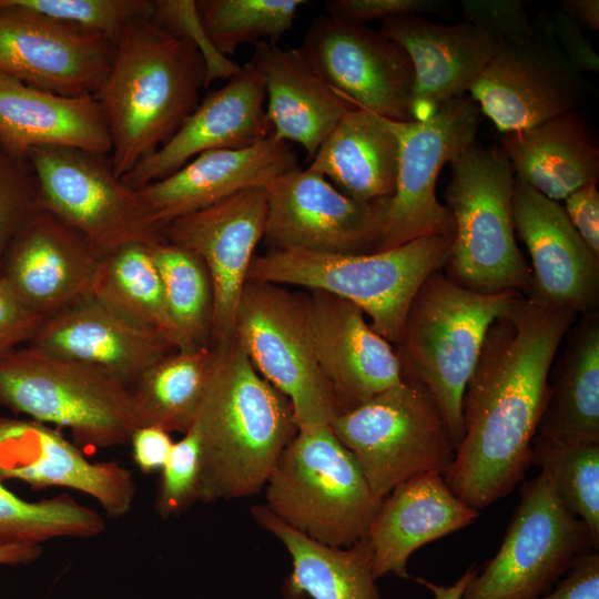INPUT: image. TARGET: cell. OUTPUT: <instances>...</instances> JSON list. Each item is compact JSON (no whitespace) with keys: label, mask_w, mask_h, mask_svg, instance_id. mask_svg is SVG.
Wrapping results in <instances>:
<instances>
[{"label":"cell","mask_w":599,"mask_h":599,"mask_svg":"<svg viewBox=\"0 0 599 599\" xmlns=\"http://www.w3.org/2000/svg\"><path fill=\"white\" fill-rule=\"evenodd\" d=\"M13 4L101 34L114 44L125 26L138 18L151 17V0H10Z\"/></svg>","instance_id":"obj_40"},{"label":"cell","mask_w":599,"mask_h":599,"mask_svg":"<svg viewBox=\"0 0 599 599\" xmlns=\"http://www.w3.org/2000/svg\"><path fill=\"white\" fill-rule=\"evenodd\" d=\"M265 99L260 71L250 62L241 65L225 85L207 92L173 136L122 181L139 190L169 176L201 153L242 150L262 142L272 135Z\"/></svg>","instance_id":"obj_20"},{"label":"cell","mask_w":599,"mask_h":599,"mask_svg":"<svg viewBox=\"0 0 599 599\" xmlns=\"http://www.w3.org/2000/svg\"><path fill=\"white\" fill-rule=\"evenodd\" d=\"M398 161L399 143L386 119L355 106L341 118L307 169L347 196L374 202L394 194Z\"/></svg>","instance_id":"obj_31"},{"label":"cell","mask_w":599,"mask_h":599,"mask_svg":"<svg viewBox=\"0 0 599 599\" xmlns=\"http://www.w3.org/2000/svg\"><path fill=\"white\" fill-rule=\"evenodd\" d=\"M42 554L40 545L20 544L0 547V565H28Z\"/></svg>","instance_id":"obj_53"},{"label":"cell","mask_w":599,"mask_h":599,"mask_svg":"<svg viewBox=\"0 0 599 599\" xmlns=\"http://www.w3.org/2000/svg\"><path fill=\"white\" fill-rule=\"evenodd\" d=\"M205 65L196 47L151 17L130 21L109 74L94 94L110 132L113 172L122 177L162 146L200 102Z\"/></svg>","instance_id":"obj_3"},{"label":"cell","mask_w":599,"mask_h":599,"mask_svg":"<svg viewBox=\"0 0 599 599\" xmlns=\"http://www.w3.org/2000/svg\"><path fill=\"white\" fill-rule=\"evenodd\" d=\"M306 302L317 359L342 413L402 382L396 352L359 307L322 291H309Z\"/></svg>","instance_id":"obj_24"},{"label":"cell","mask_w":599,"mask_h":599,"mask_svg":"<svg viewBox=\"0 0 599 599\" xmlns=\"http://www.w3.org/2000/svg\"><path fill=\"white\" fill-rule=\"evenodd\" d=\"M250 59L261 73L266 119L276 140L297 143L312 160L341 118L355 108L314 70L300 49L254 44Z\"/></svg>","instance_id":"obj_29"},{"label":"cell","mask_w":599,"mask_h":599,"mask_svg":"<svg viewBox=\"0 0 599 599\" xmlns=\"http://www.w3.org/2000/svg\"><path fill=\"white\" fill-rule=\"evenodd\" d=\"M200 447L193 429L173 444L161 469L154 508L162 519L176 516L199 501Z\"/></svg>","instance_id":"obj_41"},{"label":"cell","mask_w":599,"mask_h":599,"mask_svg":"<svg viewBox=\"0 0 599 599\" xmlns=\"http://www.w3.org/2000/svg\"><path fill=\"white\" fill-rule=\"evenodd\" d=\"M90 295L159 333L174 349L177 334L148 244H126L100 257Z\"/></svg>","instance_id":"obj_35"},{"label":"cell","mask_w":599,"mask_h":599,"mask_svg":"<svg viewBox=\"0 0 599 599\" xmlns=\"http://www.w3.org/2000/svg\"><path fill=\"white\" fill-rule=\"evenodd\" d=\"M211 346L191 427L200 447L199 501L205 504L258 494L298 429L290 399L256 372L235 336Z\"/></svg>","instance_id":"obj_2"},{"label":"cell","mask_w":599,"mask_h":599,"mask_svg":"<svg viewBox=\"0 0 599 599\" xmlns=\"http://www.w3.org/2000/svg\"><path fill=\"white\" fill-rule=\"evenodd\" d=\"M212 346L172 351L148 367L130 387L136 427L186 434L206 387Z\"/></svg>","instance_id":"obj_34"},{"label":"cell","mask_w":599,"mask_h":599,"mask_svg":"<svg viewBox=\"0 0 599 599\" xmlns=\"http://www.w3.org/2000/svg\"><path fill=\"white\" fill-rule=\"evenodd\" d=\"M548 377L537 434L572 444L599 443V312L569 328Z\"/></svg>","instance_id":"obj_33"},{"label":"cell","mask_w":599,"mask_h":599,"mask_svg":"<svg viewBox=\"0 0 599 599\" xmlns=\"http://www.w3.org/2000/svg\"><path fill=\"white\" fill-rule=\"evenodd\" d=\"M577 314L518 294L490 325L463 396V439L445 483L477 510L525 479L548 377Z\"/></svg>","instance_id":"obj_1"},{"label":"cell","mask_w":599,"mask_h":599,"mask_svg":"<svg viewBox=\"0 0 599 599\" xmlns=\"http://www.w3.org/2000/svg\"><path fill=\"white\" fill-rule=\"evenodd\" d=\"M251 514L285 546L292 559V572L282 586L284 599H384L373 575L366 536L349 547H331L293 529L265 504L253 506Z\"/></svg>","instance_id":"obj_32"},{"label":"cell","mask_w":599,"mask_h":599,"mask_svg":"<svg viewBox=\"0 0 599 599\" xmlns=\"http://www.w3.org/2000/svg\"><path fill=\"white\" fill-rule=\"evenodd\" d=\"M561 11L568 14L581 29L599 30L598 0H566Z\"/></svg>","instance_id":"obj_51"},{"label":"cell","mask_w":599,"mask_h":599,"mask_svg":"<svg viewBox=\"0 0 599 599\" xmlns=\"http://www.w3.org/2000/svg\"><path fill=\"white\" fill-rule=\"evenodd\" d=\"M151 18L176 37L192 42L205 65V88L217 79H230L241 65L220 53L202 23L194 0H155Z\"/></svg>","instance_id":"obj_43"},{"label":"cell","mask_w":599,"mask_h":599,"mask_svg":"<svg viewBox=\"0 0 599 599\" xmlns=\"http://www.w3.org/2000/svg\"><path fill=\"white\" fill-rule=\"evenodd\" d=\"M27 160L40 209L75 231L99 257L126 244L163 240L139 190L115 175L108 155L42 148Z\"/></svg>","instance_id":"obj_12"},{"label":"cell","mask_w":599,"mask_h":599,"mask_svg":"<svg viewBox=\"0 0 599 599\" xmlns=\"http://www.w3.org/2000/svg\"><path fill=\"white\" fill-rule=\"evenodd\" d=\"M0 145L18 160L42 148L111 153L109 128L94 95L59 94L1 73Z\"/></svg>","instance_id":"obj_27"},{"label":"cell","mask_w":599,"mask_h":599,"mask_svg":"<svg viewBox=\"0 0 599 599\" xmlns=\"http://www.w3.org/2000/svg\"><path fill=\"white\" fill-rule=\"evenodd\" d=\"M267 200L266 187H247L162 230L163 241L193 253L206 266L213 290L211 344L234 336L240 296L264 235Z\"/></svg>","instance_id":"obj_17"},{"label":"cell","mask_w":599,"mask_h":599,"mask_svg":"<svg viewBox=\"0 0 599 599\" xmlns=\"http://www.w3.org/2000/svg\"><path fill=\"white\" fill-rule=\"evenodd\" d=\"M29 345L92 367L129 388L148 367L175 351L155 331L90 294L44 318Z\"/></svg>","instance_id":"obj_23"},{"label":"cell","mask_w":599,"mask_h":599,"mask_svg":"<svg viewBox=\"0 0 599 599\" xmlns=\"http://www.w3.org/2000/svg\"><path fill=\"white\" fill-rule=\"evenodd\" d=\"M531 464L552 477L562 500L586 525L599 550V443L572 444L536 434Z\"/></svg>","instance_id":"obj_39"},{"label":"cell","mask_w":599,"mask_h":599,"mask_svg":"<svg viewBox=\"0 0 599 599\" xmlns=\"http://www.w3.org/2000/svg\"><path fill=\"white\" fill-rule=\"evenodd\" d=\"M454 235L423 236L369 254L270 250L255 255L247 282L293 285L344 298L370 318L390 344L399 341L409 306L423 283L450 257Z\"/></svg>","instance_id":"obj_4"},{"label":"cell","mask_w":599,"mask_h":599,"mask_svg":"<svg viewBox=\"0 0 599 599\" xmlns=\"http://www.w3.org/2000/svg\"><path fill=\"white\" fill-rule=\"evenodd\" d=\"M480 113L479 105L465 94L425 121L386 119L399 143V161L376 252L423 236L454 235L453 214L436 196L437 179L446 163L475 142Z\"/></svg>","instance_id":"obj_13"},{"label":"cell","mask_w":599,"mask_h":599,"mask_svg":"<svg viewBox=\"0 0 599 599\" xmlns=\"http://www.w3.org/2000/svg\"><path fill=\"white\" fill-rule=\"evenodd\" d=\"M352 451L374 494L384 498L399 484L426 474L441 475L457 445L429 390L403 379L328 424Z\"/></svg>","instance_id":"obj_9"},{"label":"cell","mask_w":599,"mask_h":599,"mask_svg":"<svg viewBox=\"0 0 599 599\" xmlns=\"http://www.w3.org/2000/svg\"><path fill=\"white\" fill-rule=\"evenodd\" d=\"M449 164L445 197L455 233L446 276L481 294L529 295L531 268L515 240L510 162L499 146L475 141Z\"/></svg>","instance_id":"obj_7"},{"label":"cell","mask_w":599,"mask_h":599,"mask_svg":"<svg viewBox=\"0 0 599 599\" xmlns=\"http://www.w3.org/2000/svg\"><path fill=\"white\" fill-rule=\"evenodd\" d=\"M266 190L267 215L262 241L270 250L376 252L389 199L357 201L324 175L300 165L281 174Z\"/></svg>","instance_id":"obj_14"},{"label":"cell","mask_w":599,"mask_h":599,"mask_svg":"<svg viewBox=\"0 0 599 599\" xmlns=\"http://www.w3.org/2000/svg\"><path fill=\"white\" fill-rule=\"evenodd\" d=\"M466 22L484 30L496 44H518L532 40L537 31L519 0H463Z\"/></svg>","instance_id":"obj_44"},{"label":"cell","mask_w":599,"mask_h":599,"mask_svg":"<svg viewBox=\"0 0 599 599\" xmlns=\"http://www.w3.org/2000/svg\"><path fill=\"white\" fill-rule=\"evenodd\" d=\"M379 31L398 43L412 61L410 113L417 122L465 95L497 47L491 35L466 21L439 24L416 13L388 18Z\"/></svg>","instance_id":"obj_25"},{"label":"cell","mask_w":599,"mask_h":599,"mask_svg":"<svg viewBox=\"0 0 599 599\" xmlns=\"http://www.w3.org/2000/svg\"><path fill=\"white\" fill-rule=\"evenodd\" d=\"M265 499L293 529L339 548L367 535L383 502L329 425L297 429L265 484Z\"/></svg>","instance_id":"obj_6"},{"label":"cell","mask_w":599,"mask_h":599,"mask_svg":"<svg viewBox=\"0 0 599 599\" xmlns=\"http://www.w3.org/2000/svg\"><path fill=\"white\" fill-rule=\"evenodd\" d=\"M298 49L322 79L353 105L392 121H413L412 61L380 31L321 14Z\"/></svg>","instance_id":"obj_15"},{"label":"cell","mask_w":599,"mask_h":599,"mask_svg":"<svg viewBox=\"0 0 599 599\" xmlns=\"http://www.w3.org/2000/svg\"><path fill=\"white\" fill-rule=\"evenodd\" d=\"M480 568L476 564L470 565L456 582L449 586L434 583L422 577H412L416 582L429 589L434 599H460L465 588L478 573Z\"/></svg>","instance_id":"obj_52"},{"label":"cell","mask_w":599,"mask_h":599,"mask_svg":"<svg viewBox=\"0 0 599 599\" xmlns=\"http://www.w3.org/2000/svg\"><path fill=\"white\" fill-rule=\"evenodd\" d=\"M468 92L497 129L507 133L576 111L583 81L542 30L524 43L498 44Z\"/></svg>","instance_id":"obj_16"},{"label":"cell","mask_w":599,"mask_h":599,"mask_svg":"<svg viewBox=\"0 0 599 599\" xmlns=\"http://www.w3.org/2000/svg\"><path fill=\"white\" fill-rule=\"evenodd\" d=\"M39 209L28 160L14 159L0 145V266L11 241Z\"/></svg>","instance_id":"obj_42"},{"label":"cell","mask_w":599,"mask_h":599,"mask_svg":"<svg viewBox=\"0 0 599 599\" xmlns=\"http://www.w3.org/2000/svg\"><path fill=\"white\" fill-rule=\"evenodd\" d=\"M298 166L292 144L272 135L242 150H214L193 158L169 176L139 192L155 224L205 209L241 190L267 187L281 174Z\"/></svg>","instance_id":"obj_26"},{"label":"cell","mask_w":599,"mask_h":599,"mask_svg":"<svg viewBox=\"0 0 599 599\" xmlns=\"http://www.w3.org/2000/svg\"><path fill=\"white\" fill-rule=\"evenodd\" d=\"M443 7L436 0H331L325 3L327 14L332 18L366 24L375 19L435 12Z\"/></svg>","instance_id":"obj_45"},{"label":"cell","mask_w":599,"mask_h":599,"mask_svg":"<svg viewBox=\"0 0 599 599\" xmlns=\"http://www.w3.org/2000/svg\"><path fill=\"white\" fill-rule=\"evenodd\" d=\"M0 406H1V404H0Z\"/></svg>","instance_id":"obj_54"},{"label":"cell","mask_w":599,"mask_h":599,"mask_svg":"<svg viewBox=\"0 0 599 599\" xmlns=\"http://www.w3.org/2000/svg\"><path fill=\"white\" fill-rule=\"evenodd\" d=\"M514 227L531 258L534 296L577 315L598 312L599 257L585 243L564 206L515 180Z\"/></svg>","instance_id":"obj_21"},{"label":"cell","mask_w":599,"mask_h":599,"mask_svg":"<svg viewBox=\"0 0 599 599\" xmlns=\"http://www.w3.org/2000/svg\"><path fill=\"white\" fill-rule=\"evenodd\" d=\"M99 260L82 236L39 209L9 244L0 277L44 319L90 294Z\"/></svg>","instance_id":"obj_22"},{"label":"cell","mask_w":599,"mask_h":599,"mask_svg":"<svg viewBox=\"0 0 599 599\" xmlns=\"http://www.w3.org/2000/svg\"><path fill=\"white\" fill-rule=\"evenodd\" d=\"M515 180L559 202L598 183L599 150L583 119L571 111L535 128L500 138Z\"/></svg>","instance_id":"obj_30"},{"label":"cell","mask_w":599,"mask_h":599,"mask_svg":"<svg viewBox=\"0 0 599 599\" xmlns=\"http://www.w3.org/2000/svg\"><path fill=\"white\" fill-rule=\"evenodd\" d=\"M521 294H481L440 271L419 287L397 342L402 378L424 385L439 406L457 448L463 439V396L486 334Z\"/></svg>","instance_id":"obj_5"},{"label":"cell","mask_w":599,"mask_h":599,"mask_svg":"<svg viewBox=\"0 0 599 599\" xmlns=\"http://www.w3.org/2000/svg\"><path fill=\"white\" fill-rule=\"evenodd\" d=\"M566 577L538 599H599V552L591 549L578 556Z\"/></svg>","instance_id":"obj_48"},{"label":"cell","mask_w":599,"mask_h":599,"mask_svg":"<svg viewBox=\"0 0 599 599\" xmlns=\"http://www.w3.org/2000/svg\"><path fill=\"white\" fill-rule=\"evenodd\" d=\"M103 517L67 494L28 501L0 481V547L40 545L62 537L91 538L103 532Z\"/></svg>","instance_id":"obj_37"},{"label":"cell","mask_w":599,"mask_h":599,"mask_svg":"<svg viewBox=\"0 0 599 599\" xmlns=\"http://www.w3.org/2000/svg\"><path fill=\"white\" fill-rule=\"evenodd\" d=\"M479 510L453 494L439 473H426L397 485L383 500L366 535L373 552V575L412 578L407 564L414 551L476 521Z\"/></svg>","instance_id":"obj_28"},{"label":"cell","mask_w":599,"mask_h":599,"mask_svg":"<svg viewBox=\"0 0 599 599\" xmlns=\"http://www.w3.org/2000/svg\"><path fill=\"white\" fill-rule=\"evenodd\" d=\"M42 321L0 277V357L29 344Z\"/></svg>","instance_id":"obj_46"},{"label":"cell","mask_w":599,"mask_h":599,"mask_svg":"<svg viewBox=\"0 0 599 599\" xmlns=\"http://www.w3.org/2000/svg\"><path fill=\"white\" fill-rule=\"evenodd\" d=\"M591 549L588 528L567 507L552 477L541 470L521 483L520 501L497 554L460 599H538Z\"/></svg>","instance_id":"obj_11"},{"label":"cell","mask_w":599,"mask_h":599,"mask_svg":"<svg viewBox=\"0 0 599 599\" xmlns=\"http://www.w3.org/2000/svg\"><path fill=\"white\" fill-rule=\"evenodd\" d=\"M306 0L196 1L205 31L215 49L227 57L243 43L277 44L292 28Z\"/></svg>","instance_id":"obj_38"},{"label":"cell","mask_w":599,"mask_h":599,"mask_svg":"<svg viewBox=\"0 0 599 599\" xmlns=\"http://www.w3.org/2000/svg\"><path fill=\"white\" fill-rule=\"evenodd\" d=\"M105 37L0 0V73L64 95H94L111 69Z\"/></svg>","instance_id":"obj_18"},{"label":"cell","mask_w":599,"mask_h":599,"mask_svg":"<svg viewBox=\"0 0 599 599\" xmlns=\"http://www.w3.org/2000/svg\"><path fill=\"white\" fill-rule=\"evenodd\" d=\"M565 211L585 243L599 257V191L596 183L586 184L565 200Z\"/></svg>","instance_id":"obj_49"},{"label":"cell","mask_w":599,"mask_h":599,"mask_svg":"<svg viewBox=\"0 0 599 599\" xmlns=\"http://www.w3.org/2000/svg\"><path fill=\"white\" fill-rule=\"evenodd\" d=\"M148 247L177 334L175 351L211 345L213 290L206 266L193 253L163 240Z\"/></svg>","instance_id":"obj_36"},{"label":"cell","mask_w":599,"mask_h":599,"mask_svg":"<svg viewBox=\"0 0 599 599\" xmlns=\"http://www.w3.org/2000/svg\"><path fill=\"white\" fill-rule=\"evenodd\" d=\"M129 443L133 460L143 474L161 471L174 444L167 432L155 426L136 427Z\"/></svg>","instance_id":"obj_50"},{"label":"cell","mask_w":599,"mask_h":599,"mask_svg":"<svg viewBox=\"0 0 599 599\" xmlns=\"http://www.w3.org/2000/svg\"><path fill=\"white\" fill-rule=\"evenodd\" d=\"M0 404L69 428L79 448L124 445L136 428L126 385L29 344L0 357Z\"/></svg>","instance_id":"obj_8"},{"label":"cell","mask_w":599,"mask_h":599,"mask_svg":"<svg viewBox=\"0 0 599 599\" xmlns=\"http://www.w3.org/2000/svg\"><path fill=\"white\" fill-rule=\"evenodd\" d=\"M234 336L256 372L290 399L297 428L328 425L342 413L317 359L306 296L246 282Z\"/></svg>","instance_id":"obj_10"},{"label":"cell","mask_w":599,"mask_h":599,"mask_svg":"<svg viewBox=\"0 0 599 599\" xmlns=\"http://www.w3.org/2000/svg\"><path fill=\"white\" fill-rule=\"evenodd\" d=\"M544 30L551 35L575 70L580 73L598 72V53L585 37L582 29L568 14L561 10L555 12L545 23Z\"/></svg>","instance_id":"obj_47"},{"label":"cell","mask_w":599,"mask_h":599,"mask_svg":"<svg viewBox=\"0 0 599 599\" xmlns=\"http://www.w3.org/2000/svg\"><path fill=\"white\" fill-rule=\"evenodd\" d=\"M10 479L32 489L78 490L94 498L110 518L125 516L136 495L133 473L118 461L92 463L49 425L0 416V481Z\"/></svg>","instance_id":"obj_19"}]
</instances>
